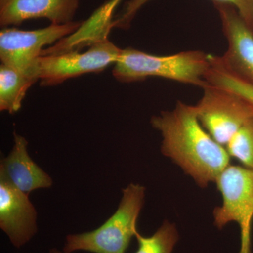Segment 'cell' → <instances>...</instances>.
Returning <instances> with one entry per match:
<instances>
[{"mask_svg": "<svg viewBox=\"0 0 253 253\" xmlns=\"http://www.w3.org/2000/svg\"><path fill=\"white\" fill-rule=\"evenodd\" d=\"M116 1V2L117 3V4H119L120 1H121V0H115Z\"/></svg>", "mask_w": 253, "mask_h": 253, "instance_id": "cell-20", "label": "cell"}, {"mask_svg": "<svg viewBox=\"0 0 253 253\" xmlns=\"http://www.w3.org/2000/svg\"><path fill=\"white\" fill-rule=\"evenodd\" d=\"M138 249L135 253H172L179 240L176 226L165 221L152 236L146 237L136 233Z\"/></svg>", "mask_w": 253, "mask_h": 253, "instance_id": "cell-15", "label": "cell"}, {"mask_svg": "<svg viewBox=\"0 0 253 253\" xmlns=\"http://www.w3.org/2000/svg\"><path fill=\"white\" fill-rule=\"evenodd\" d=\"M202 97L196 105L201 125L223 146L245 123L253 117V105L221 86L208 84L202 88Z\"/></svg>", "mask_w": 253, "mask_h": 253, "instance_id": "cell-6", "label": "cell"}, {"mask_svg": "<svg viewBox=\"0 0 253 253\" xmlns=\"http://www.w3.org/2000/svg\"><path fill=\"white\" fill-rule=\"evenodd\" d=\"M210 61L211 67L206 76L208 83L233 91L253 105V85L232 72L221 56L211 55Z\"/></svg>", "mask_w": 253, "mask_h": 253, "instance_id": "cell-14", "label": "cell"}, {"mask_svg": "<svg viewBox=\"0 0 253 253\" xmlns=\"http://www.w3.org/2000/svg\"><path fill=\"white\" fill-rule=\"evenodd\" d=\"M117 4L114 0H110L93 13L90 17L83 22L81 27L71 36L61 40L55 45L44 49L41 56L62 54L74 51L75 48L85 45L86 43L91 45L93 43L108 38V35L113 28L112 14Z\"/></svg>", "mask_w": 253, "mask_h": 253, "instance_id": "cell-12", "label": "cell"}, {"mask_svg": "<svg viewBox=\"0 0 253 253\" xmlns=\"http://www.w3.org/2000/svg\"><path fill=\"white\" fill-rule=\"evenodd\" d=\"M213 3L227 41V49L221 59L232 72L253 85V32L234 6Z\"/></svg>", "mask_w": 253, "mask_h": 253, "instance_id": "cell-8", "label": "cell"}, {"mask_svg": "<svg viewBox=\"0 0 253 253\" xmlns=\"http://www.w3.org/2000/svg\"><path fill=\"white\" fill-rule=\"evenodd\" d=\"M222 204L213 211L214 224L221 229L237 223L241 232L239 253H251L253 222V169L229 165L215 181Z\"/></svg>", "mask_w": 253, "mask_h": 253, "instance_id": "cell-4", "label": "cell"}, {"mask_svg": "<svg viewBox=\"0 0 253 253\" xmlns=\"http://www.w3.org/2000/svg\"><path fill=\"white\" fill-rule=\"evenodd\" d=\"M225 148L231 158L253 169V117L240 128Z\"/></svg>", "mask_w": 253, "mask_h": 253, "instance_id": "cell-17", "label": "cell"}, {"mask_svg": "<svg viewBox=\"0 0 253 253\" xmlns=\"http://www.w3.org/2000/svg\"><path fill=\"white\" fill-rule=\"evenodd\" d=\"M80 0H0V25L6 28L44 18L54 24L73 21Z\"/></svg>", "mask_w": 253, "mask_h": 253, "instance_id": "cell-10", "label": "cell"}, {"mask_svg": "<svg viewBox=\"0 0 253 253\" xmlns=\"http://www.w3.org/2000/svg\"><path fill=\"white\" fill-rule=\"evenodd\" d=\"M82 23L81 21L66 24L51 23L47 27L34 31L3 28L0 31L1 64L39 81L38 61L43 47L71 36L81 27Z\"/></svg>", "mask_w": 253, "mask_h": 253, "instance_id": "cell-5", "label": "cell"}, {"mask_svg": "<svg viewBox=\"0 0 253 253\" xmlns=\"http://www.w3.org/2000/svg\"><path fill=\"white\" fill-rule=\"evenodd\" d=\"M37 217L28 195L0 179V227L16 248L28 242L38 231Z\"/></svg>", "mask_w": 253, "mask_h": 253, "instance_id": "cell-9", "label": "cell"}, {"mask_svg": "<svg viewBox=\"0 0 253 253\" xmlns=\"http://www.w3.org/2000/svg\"><path fill=\"white\" fill-rule=\"evenodd\" d=\"M14 142L10 154L1 160L0 179L27 195L36 189L51 187V178L30 157L27 140L14 131Z\"/></svg>", "mask_w": 253, "mask_h": 253, "instance_id": "cell-11", "label": "cell"}, {"mask_svg": "<svg viewBox=\"0 0 253 253\" xmlns=\"http://www.w3.org/2000/svg\"><path fill=\"white\" fill-rule=\"evenodd\" d=\"M249 26L252 31L253 32V11H252V16H251V22H250Z\"/></svg>", "mask_w": 253, "mask_h": 253, "instance_id": "cell-18", "label": "cell"}, {"mask_svg": "<svg viewBox=\"0 0 253 253\" xmlns=\"http://www.w3.org/2000/svg\"><path fill=\"white\" fill-rule=\"evenodd\" d=\"M37 82L34 78L18 72L14 68L0 66V110L11 114L21 108L28 89Z\"/></svg>", "mask_w": 253, "mask_h": 253, "instance_id": "cell-13", "label": "cell"}, {"mask_svg": "<svg viewBox=\"0 0 253 253\" xmlns=\"http://www.w3.org/2000/svg\"><path fill=\"white\" fill-rule=\"evenodd\" d=\"M50 253H65L61 252V251H58L57 249H51V251H50Z\"/></svg>", "mask_w": 253, "mask_h": 253, "instance_id": "cell-19", "label": "cell"}, {"mask_svg": "<svg viewBox=\"0 0 253 253\" xmlns=\"http://www.w3.org/2000/svg\"><path fill=\"white\" fill-rule=\"evenodd\" d=\"M210 66V54L198 50L156 56L128 48L121 51L113 75L122 83L156 76L204 88L208 84L206 76Z\"/></svg>", "mask_w": 253, "mask_h": 253, "instance_id": "cell-2", "label": "cell"}, {"mask_svg": "<svg viewBox=\"0 0 253 253\" xmlns=\"http://www.w3.org/2000/svg\"><path fill=\"white\" fill-rule=\"evenodd\" d=\"M161 132V152L191 176L200 187H207L230 162L226 148L205 129L196 106L179 101L171 111L151 118Z\"/></svg>", "mask_w": 253, "mask_h": 253, "instance_id": "cell-1", "label": "cell"}, {"mask_svg": "<svg viewBox=\"0 0 253 253\" xmlns=\"http://www.w3.org/2000/svg\"><path fill=\"white\" fill-rule=\"evenodd\" d=\"M145 191L140 184H130L125 188L114 214L94 231L68 235L64 253H126L138 231L136 222L144 206Z\"/></svg>", "mask_w": 253, "mask_h": 253, "instance_id": "cell-3", "label": "cell"}, {"mask_svg": "<svg viewBox=\"0 0 253 253\" xmlns=\"http://www.w3.org/2000/svg\"><path fill=\"white\" fill-rule=\"evenodd\" d=\"M122 49L107 38L93 43L87 51L41 56L38 76L42 86H53L86 73H99L116 63Z\"/></svg>", "mask_w": 253, "mask_h": 253, "instance_id": "cell-7", "label": "cell"}, {"mask_svg": "<svg viewBox=\"0 0 253 253\" xmlns=\"http://www.w3.org/2000/svg\"><path fill=\"white\" fill-rule=\"evenodd\" d=\"M151 0H129L125 5L121 14L113 21V28H127L139 10ZM227 3L234 6L249 26L253 11V0H212Z\"/></svg>", "mask_w": 253, "mask_h": 253, "instance_id": "cell-16", "label": "cell"}]
</instances>
